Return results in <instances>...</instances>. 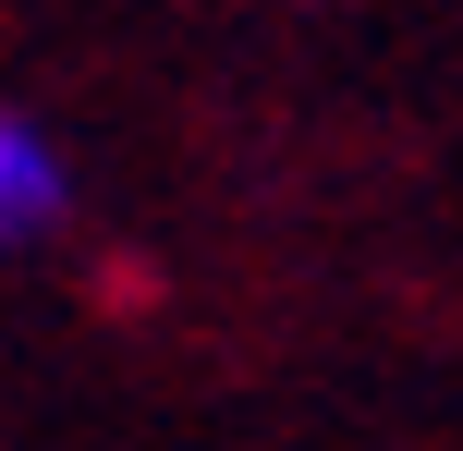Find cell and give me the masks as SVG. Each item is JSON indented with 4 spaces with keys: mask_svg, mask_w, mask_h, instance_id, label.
<instances>
[{
    "mask_svg": "<svg viewBox=\"0 0 463 451\" xmlns=\"http://www.w3.org/2000/svg\"><path fill=\"white\" fill-rule=\"evenodd\" d=\"M61 146H49L37 135V122H0V232H13V244H37L49 232V220H61Z\"/></svg>",
    "mask_w": 463,
    "mask_h": 451,
    "instance_id": "obj_1",
    "label": "cell"
}]
</instances>
